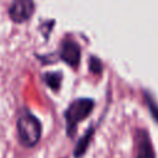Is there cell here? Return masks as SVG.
<instances>
[{
  "instance_id": "cell-1",
  "label": "cell",
  "mask_w": 158,
  "mask_h": 158,
  "mask_svg": "<svg viewBox=\"0 0 158 158\" xmlns=\"http://www.w3.org/2000/svg\"><path fill=\"white\" fill-rule=\"evenodd\" d=\"M41 120L27 107H22L16 118V137L23 148H35L42 137Z\"/></svg>"
},
{
  "instance_id": "cell-2",
  "label": "cell",
  "mask_w": 158,
  "mask_h": 158,
  "mask_svg": "<svg viewBox=\"0 0 158 158\" xmlns=\"http://www.w3.org/2000/svg\"><path fill=\"white\" fill-rule=\"evenodd\" d=\"M95 101L91 98H77L69 102L63 112L65 121V135L68 138H73L77 133L78 125L85 121L93 112Z\"/></svg>"
},
{
  "instance_id": "cell-3",
  "label": "cell",
  "mask_w": 158,
  "mask_h": 158,
  "mask_svg": "<svg viewBox=\"0 0 158 158\" xmlns=\"http://www.w3.org/2000/svg\"><path fill=\"white\" fill-rule=\"evenodd\" d=\"M36 10L33 0H11L7 14L10 20L14 23H25L27 22Z\"/></svg>"
},
{
  "instance_id": "cell-4",
  "label": "cell",
  "mask_w": 158,
  "mask_h": 158,
  "mask_svg": "<svg viewBox=\"0 0 158 158\" xmlns=\"http://www.w3.org/2000/svg\"><path fill=\"white\" fill-rule=\"evenodd\" d=\"M80 58H81L80 46L72 38L63 40L58 51V59L64 62L70 68L77 69L80 64Z\"/></svg>"
},
{
  "instance_id": "cell-5",
  "label": "cell",
  "mask_w": 158,
  "mask_h": 158,
  "mask_svg": "<svg viewBox=\"0 0 158 158\" xmlns=\"http://www.w3.org/2000/svg\"><path fill=\"white\" fill-rule=\"evenodd\" d=\"M135 152L136 158H157L151 136L144 128L135 130Z\"/></svg>"
},
{
  "instance_id": "cell-6",
  "label": "cell",
  "mask_w": 158,
  "mask_h": 158,
  "mask_svg": "<svg viewBox=\"0 0 158 158\" xmlns=\"http://www.w3.org/2000/svg\"><path fill=\"white\" fill-rule=\"evenodd\" d=\"M94 133H95V128H94V126H90V127L79 137V139L77 141L75 147H74V149H73V156H74V158H81V157L86 153V151H88V148H89V146H90V143H91V141H93Z\"/></svg>"
},
{
  "instance_id": "cell-7",
  "label": "cell",
  "mask_w": 158,
  "mask_h": 158,
  "mask_svg": "<svg viewBox=\"0 0 158 158\" xmlns=\"http://www.w3.org/2000/svg\"><path fill=\"white\" fill-rule=\"evenodd\" d=\"M42 81L48 86L53 93H58L62 86V80H63V73L59 70L56 72H44L41 75Z\"/></svg>"
},
{
  "instance_id": "cell-8",
  "label": "cell",
  "mask_w": 158,
  "mask_h": 158,
  "mask_svg": "<svg viewBox=\"0 0 158 158\" xmlns=\"http://www.w3.org/2000/svg\"><path fill=\"white\" fill-rule=\"evenodd\" d=\"M144 99H146V102L148 105V109H149V112H151L153 120L156 122H158V104L154 101V99L147 91H144Z\"/></svg>"
},
{
  "instance_id": "cell-9",
  "label": "cell",
  "mask_w": 158,
  "mask_h": 158,
  "mask_svg": "<svg viewBox=\"0 0 158 158\" xmlns=\"http://www.w3.org/2000/svg\"><path fill=\"white\" fill-rule=\"evenodd\" d=\"M89 70L94 74H101L102 72V63L95 56H91L89 59Z\"/></svg>"
},
{
  "instance_id": "cell-10",
  "label": "cell",
  "mask_w": 158,
  "mask_h": 158,
  "mask_svg": "<svg viewBox=\"0 0 158 158\" xmlns=\"http://www.w3.org/2000/svg\"><path fill=\"white\" fill-rule=\"evenodd\" d=\"M63 158H67V157H63Z\"/></svg>"
}]
</instances>
